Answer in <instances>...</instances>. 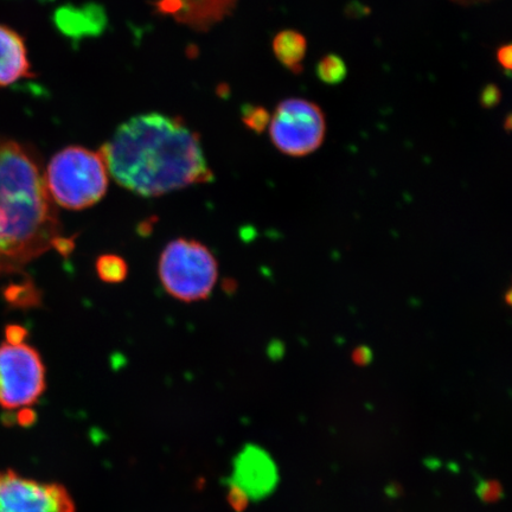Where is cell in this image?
<instances>
[{"instance_id":"8992f818","label":"cell","mask_w":512,"mask_h":512,"mask_svg":"<svg viewBox=\"0 0 512 512\" xmlns=\"http://www.w3.org/2000/svg\"><path fill=\"white\" fill-rule=\"evenodd\" d=\"M46 389V368L40 354L25 342L0 344V407L28 408Z\"/></svg>"},{"instance_id":"9a60e30c","label":"cell","mask_w":512,"mask_h":512,"mask_svg":"<svg viewBox=\"0 0 512 512\" xmlns=\"http://www.w3.org/2000/svg\"><path fill=\"white\" fill-rule=\"evenodd\" d=\"M512 54H511V47L510 46H503L501 49L498 50L497 53V60L499 64L504 69H510L511 68V61H512Z\"/></svg>"},{"instance_id":"6da1fadb","label":"cell","mask_w":512,"mask_h":512,"mask_svg":"<svg viewBox=\"0 0 512 512\" xmlns=\"http://www.w3.org/2000/svg\"><path fill=\"white\" fill-rule=\"evenodd\" d=\"M100 152L114 181L143 197L163 196L214 179L197 134L181 120L163 114L126 121Z\"/></svg>"},{"instance_id":"7a4b0ae2","label":"cell","mask_w":512,"mask_h":512,"mask_svg":"<svg viewBox=\"0 0 512 512\" xmlns=\"http://www.w3.org/2000/svg\"><path fill=\"white\" fill-rule=\"evenodd\" d=\"M51 248L68 254L74 243L62 236L40 160L0 137V275L21 272Z\"/></svg>"},{"instance_id":"5bb4252c","label":"cell","mask_w":512,"mask_h":512,"mask_svg":"<svg viewBox=\"0 0 512 512\" xmlns=\"http://www.w3.org/2000/svg\"><path fill=\"white\" fill-rule=\"evenodd\" d=\"M27 335V330H24L22 326L10 325L8 329H6V341L24 342Z\"/></svg>"},{"instance_id":"2e32d148","label":"cell","mask_w":512,"mask_h":512,"mask_svg":"<svg viewBox=\"0 0 512 512\" xmlns=\"http://www.w3.org/2000/svg\"><path fill=\"white\" fill-rule=\"evenodd\" d=\"M371 360V352L369 349L361 347L354 352V361L360 366H364Z\"/></svg>"},{"instance_id":"4fadbf2b","label":"cell","mask_w":512,"mask_h":512,"mask_svg":"<svg viewBox=\"0 0 512 512\" xmlns=\"http://www.w3.org/2000/svg\"><path fill=\"white\" fill-rule=\"evenodd\" d=\"M246 121L253 130L260 132L270 123V118H268L267 112L255 108V110L248 113Z\"/></svg>"},{"instance_id":"9c48e42d","label":"cell","mask_w":512,"mask_h":512,"mask_svg":"<svg viewBox=\"0 0 512 512\" xmlns=\"http://www.w3.org/2000/svg\"><path fill=\"white\" fill-rule=\"evenodd\" d=\"M30 75L27 48L22 37L0 25V86H10Z\"/></svg>"},{"instance_id":"8fae6325","label":"cell","mask_w":512,"mask_h":512,"mask_svg":"<svg viewBox=\"0 0 512 512\" xmlns=\"http://www.w3.org/2000/svg\"><path fill=\"white\" fill-rule=\"evenodd\" d=\"M127 265L118 255H102L96 261V272L99 278L107 284H119L127 277Z\"/></svg>"},{"instance_id":"277c9868","label":"cell","mask_w":512,"mask_h":512,"mask_svg":"<svg viewBox=\"0 0 512 512\" xmlns=\"http://www.w3.org/2000/svg\"><path fill=\"white\" fill-rule=\"evenodd\" d=\"M158 274L164 290L184 303L200 302L213 293L219 265L201 242L171 241L160 255Z\"/></svg>"},{"instance_id":"30bf717a","label":"cell","mask_w":512,"mask_h":512,"mask_svg":"<svg viewBox=\"0 0 512 512\" xmlns=\"http://www.w3.org/2000/svg\"><path fill=\"white\" fill-rule=\"evenodd\" d=\"M275 57L293 73H300L307 53L306 38L298 31L284 30L273 41Z\"/></svg>"},{"instance_id":"3957f363","label":"cell","mask_w":512,"mask_h":512,"mask_svg":"<svg viewBox=\"0 0 512 512\" xmlns=\"http://www.w3.org/2000/svg\"><path fill=\"white\" fill-rule=\"evenodd\" d=\"M108 177L110 174L100 151L70 146L50 160L44 181L57 206L82 210L93 207L104 198Z\"/></svg>"},{"instance_id":"5b68a950","label":"cell","mask_w":512,"mask_h":512,"mask_svg":"<svg viewBox=\"0 0 512 512\" xmlns=\"http://www.w3.org/2000/svg\"><path fill=\"white\" fill-rule=\"evenodd\" d=\"M268 124L273 145L286 156H309L325 139V115L310 100L291 98L280 102Z\"/></svg>"},{"instance_id":"ac0fdd59","label":"cell","mask_w":512,"mask_h":512,"mask_svg":"<svg viewBox=\"0 0 512 512\" xmlns=\"http://www.w3.org/2000/svg\"><path fill=\"white\" fill-rule=\"evenodd\" d=\"M457 2L463 3V4H475V3H479V2H484V0H457Z\"/></svg>"},{"instance_id":"ba28073f","label":"cell","mask_w":512,"mask_h":512,"mask_svg":"<svg viewBox=\"0 0 512 512\" xmlns=\"http://www.w3.org/2000/svg\"><path fill=\"white\" fill-rule=\"evenodd\" d=\"M238 475V488L246 495H264L275 482L273 464L264 453L249 448L241 454L239 464L236 466Z\"/></svg>"},{"instance_id":"e0dca14e","label":"cell","mask_w":512,"mask_h":512,"mask_svg":"<svg viewBox=\"0 0 512 512\" xmlns=\"http://www.w3.org/2000/svg\"><path fill=\"white\" fill-rule=\"evenodd\" d=\"M496 485L492 483H485L482 485V488L478 490L479 495H482L484 499H488L489 496L491 498H495L497 494H499V490H496Z\"/></svg>"},{"instance_id":"7c38bea8","label":"cell","mask_w":512,"mask_h":512,"mask_svg":"<svg viewBox=\"0 0 512 512\" xmlns=\"http://www.w3.org/2000/svg\"><path fill=\"white\" fill-rule=\"evenodd\" d=\"M347 72V64L342 57L334 54L324 56L317 66L318 78L326 85H338L345 79Z\"/></svg>"},{"instance_id":"52a82bcc","label":"cell","mask_w":512,"mask_h":512,"mask_svg":"<svg viewBox=\"0 0 512 512\" xmlns=\"http://www.w3.org/2000/svg\"><path fill=\"white\" fill-rule=\"evenodd\" d=\"M0 512H73L66 491L12 471L0 472Z\"/></svg>"}]
</instances>
